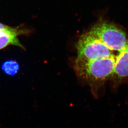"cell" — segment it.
Segmentation results:
<instances>
[{
  "instance_id": "obj_7",
  "label": "cell",
  "mask_w": 128,
  "mask_h": 128,
  "mask_svg": "<svg viewBox=\"0 0 128 128\" xmlns=\"http://www.w3.org/2000/svg\"><path fill=\"white\" fill-rule=\"evenodd\" d=\"M5 25L2 24V23H0V32H2V30L5 27Z\"/></svg>"
},
{
  "instance_id": "obj_1",
  "label": "cell",
  "mask_w": 128,
  "mask_h": 128,
  "mask_svg": "<svg viewBox=\"0 0 128 128\" xmlns=\"http://www.w3.org/2000/svg\"><path fill=\"white\" fill-rule=\"evenodd\" d=\"M116 57L89 61L76 59V71L80 78L88 82H104L114 76Z\"/></svg>"
},
{
  "instance_id": "obj_6",
  "label": "cell",
  "mask_w": 128,
  "mask_h": 128,
  "mask_svg": "<svg viewBox=\"0 0 128 128\" xmlns=\"http://www.w3.org/2000/svg\"><path fill=\"white\" fill-rule=\"evenodd\" d=\"M2 69L5 73L10 76L16 74L18 72L19 64L14 61H7L2 66Z\"/></svg>"
},
{
  "instance_id": "obj_3",
  "label": "cell",
  "mask_w": 128,
  "mask_h": 128,
  "mask_svg": "<svg viewBox=\"0 0 128 128\" xmlns=\"http://www.w3.org/2000/svg\"><path fill=\"white\" fill-rule=\"evenodd\" d=\"M78 58L82 60H94L115 56L113 51L102 43L90 32L82 35L76 45Z\"/></svg>"
},
{
  "instance_id": "obj_2",
  "label": "cell",
  "mask_w": 128,
  "mask_h": 128,
  "mask_svg": "<svg viewBox=\"0 0 128 128\" xmlns=\"http://www.w3.org/2000/svg\"><path fill=\"white\" fill-rule=\"evenodd\" d=\"M90 32L112 51L119 53L128 42L127 35L124 30L105 22L95 25Z\"/></svg>"
},
{
  "instance_id": "obj_5",
  "label": "cell",
  "mask_w": 128,
  "mask_h": 128,
  "mask_svg": "<svg viewBox=\"0 0 128 128\" xmlns=\"http://www.w3.org/2000/svg\"><path fill=\"white\" fill-rule=\"evenodd\" d=\"M114 76L120 79L128 77V41L116 57Z\"/></svg>"
},
{
  "instance_id": "obj_4",
  "label": "cell",
  "mask_w": 128,
  "mask_h": 128,
  "mask_svg": "<svg viewBox=\"0 0 128 128\" xmlns=\"http://www.w3.org/2000/svg\"><path fill=\"white\" fill-rule=\"evenodd\" d=\"M23 32L18 28L5 26L0 33V50L9 45L18 46L23 48L20 42L18 36Z\"/></svg>"
}]
</instances>
